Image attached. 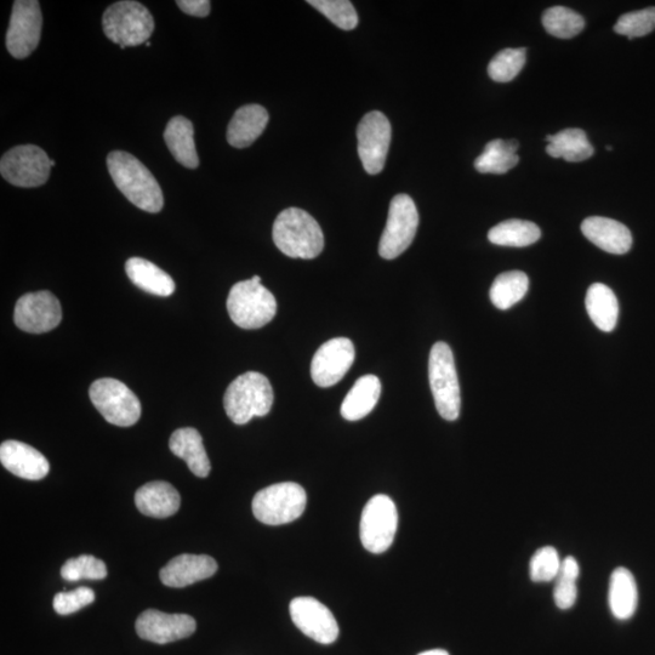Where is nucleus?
Masks as SVG:
<instances>
[{"instance_id": "f257e3e1", "label": "nucleus", "mask_w": 655, "mask_h": 655, "mask_svg": "<svg viewBox=\"0 0 655 655\" xmlns=\"http://www.w3.org/2000/svg\"><path fill=\"white\" fill-rule=\"evenodd\" d=\"M107 168L117 189L130 203L147 213L161 212L164 205L161 186L138 158L123 151L111 152Z\"/></svg>"}, {"instance_id": "f03ea898", "label": "nucleus", "mask_w": 655, "mask_h": 655, "mask_svg": "<svg viewBox=\"0 0 655 655\" xmlns=\"http://www.w3.org/2000/svg\"><path fill=\"white\" fill-rule=\"evenodd\" d=\"M272 236L276 247L293 259H315L324 248L320 224L299 208H288L277 216Z\"/></svg>"}, {"instance_id": "7ed1b4c3", "label": "nucleus", "mask_w": 655, "mask_h": 655, "mask_svg": "<svg viewBox=\"0 0 655 655\" xmlns=\"http://www.w3.org/2000/svg\"><path fill=\"white\" fill-rule=\"evenodd\" d=\"M273 404L270 380L260 373L248 372L227 387L224 407L227 417L237 425L248 424L255 417H265Z\"/></svg>"}, {"instance_id": "20e7f679", "label": "nucleus", "mask_w": 655, "mask_h": 655, "mask_svg": "<svg viewBox=\"0 0 655 655\" xmlns=\"http://www.w3.org/2000/svg\"><path fill=\"white\" fill-rule=\"evenodd\" d=\"M227 311L239 328L259 329L275 318L277 301L270 290L262 286L261 278L254 276L231 288Z\"/></svg>"}, {"instance_id": "39448f33", "label": "nucleus", "mask_w": 655, "mask_h": 655, "mask_svg": "<svg viewBox=\"0 0 655 655\" xmlns=\"http://www.w3.org/2000/svg\"><path fill=\"white\" fill-rule=\"evenodd\" d=\"M102 28L110 41L125 49L146 44L155 31V20L145 5L123 0L106 9Z\"/></svg>"}, {"instance_id": "423d86ee", "label": "nucleus", "mask_w": 655, "mask_h": 655, "mask_svg": "<svg viewBox=\"0 0 655 655\" xmlns=\"http://www.w3.org/2000/svg\"><path fill=\"white\" fill-rule=\"evenodd\" d=\"M307 504L305 489L298 483L283 482L261 489L253 499L256 520L269 526L292 523L304 514Z\"/></svg>"}, {"instance_id": "0eeeda50", "label": "nucleus", "mask_w": 655, "mask_h": 655, "mask_svg": "<svg viewBox=\"0 0 655 655\" xmlns=\"http://www.w3.org/2000/svg\"><path fill=\"white\" fill-rule=\"evenodd\" d=\"M429 379L437 412L444 420H457L461 408L460 386L453 352L446 343L432 346Z\"/></svg>"}, {"instance_id": "6e6552de", "label": "nucleus", "mask_w": 655, "mask_h": 655, "mask_svg": "<svg viewBox=\"0 0 655 655\" xmlns=\"http://www.w3.org/2000/svg\"><path fill=\"white\" fill-rule=\"evenodd\" d=\"M89 396L107 423L129 427L141 417V403L135 393L122 381L104 378L90 386Z\"/></svg>"}, {"instance_id": "1a4fd4ad", "label": "nucleus", "mask_w": 655, "mask_h": 655, "mask_svg": "<svg viewBox=\"0 0 655 655\" xmlns=\"http://www.w3.org/2000/svg\"><path fill=\"white\" fill-rule=\"evenodd\" d=\"M419 226L417 205L408 195L393 197L386 227L379 243L381 258L393 260L413 243Z\"/></svg>"}, {"instance_id": "9d476101", "label": "nucleus", "mask_w": 655, "mask_h": 655, "mask_svg": "<svg viewBox=\"0 0 655 655\" xmlns=\"http://www.w3.org/2000/svg\"><path fill=\"white\" fill-rule=\"evenodd\" d=\"M51 159L41 147L22 145L11 148L0 161V174L9 184L32 189L48 181Z\"/></svg>"}, {"instance_id": "9b49d317", "label": "nucleus", "mask_w": 655, "mask_h": 655, "mask_svg": "<svg viewBox=\"0 0 655 655\" xmlns=\"http://www.w3.org/2000/svg\"><path fill=\"white\" fill-rule=\"evenodd\" d=\"M397 526L395 503L387 495H375L362 512L360 537L364 549L373 554H383L389 550L395 539Z\"/></svg>"}, {"instance_id": "f8f14e48", "label": "nucleus", "mask_w": 655, "mask_h": 655, "mask_svg": "<svg viewBox=\"0 0 655 655\" xmlns=\"http://www.w3.org/2000/svg\"><path fill=\"white\" fill-rule=\"evenodd\" d=\"M43 16L37 0H16L7 32V48L15 59H26L41 42Z\"/></svg>"}, {"instance_id": "ddd939ff", "label": "nucleus", "mask_w": 655, "mask_h": 655, "mask_svg": "<svg viewBox=\"0 0 655 655\" xmlns=\"http://www.w3.org/2000/svg\"><path fill=\"white\" fill-rule=\"evenodd\" d=\"M391 136V123L380 111L367 113L358 124V156L368 174L377 175L383 172Z\"/></svg>"}, {"instance_id": "4468645a", "label": "nucleus", "mask_w": 655, "mask_h": 655, "mask_svg": "<svg viewBox=\"0 0 655 655\" xmlns=\"http://www.w3.org/2000/svg\"><path fill=\"white\" fill-rule=\"evenodd\" d=\"M62 309L54 294L42 292L28 293L17 301L14 322L26 333L42 334L59 326Z\"/></svg>"}, {"instance_id": "2eb2a0df", "label": "nucleus", "mask_w": 655, "mask_h": 655, "mask_svg": "<svg viewBox=\"0 0 655 655\" xmlns=\"http://www.w3.org/2000/svg\"><path fill=\"white\" fill-rule=\"evenodd\" d=\"M290 617L303 634L322 645L338 640L339 625L329 608L313 597H298L290 602Z\"/></svg>"}, {"instance_id": "dca6fc26", "label": "nucleus", "mask_w": 655, "mask_h": 655, "mask_svg": "<svg viewBox=\"0 0 655 655\" xmlns=\"http://www.w3.org/2000/svg\"><path fill=\"white\" fill-rule=\"evenodd\" d=\"M356 351L350 339L336 338L327 341L313 356L311 377L320 387H330L339 383L355 362Z\"/></svg>"}, {"instance_id": "f3484780", "label": "nucleus", "mask_w": 655, "mask_h": 655, "mask_svg": "<svg viewBox=\"0 0 655 655\" xmlns=\"http://www.w3.org/2000/svg\"><path fill=\"white\" fill-rule=\"evenodd\" d=\"M196 620L187 614H167L157 609H147L136 620L135 629L141 639L167 645L196 631Z\"/></svg>"}, {"instance_id": "a211bd4d", "label": "nucleus", "mask_w": 655, "mask_h": 655, "mask_svg": "<svg viewBox=\"0 0 655 655\" xmlns=\"http://www.w3.org/2000/svg\"><path fill=\"white\" fill-rule=\"evenodd\" d=\"M216 571H218V563L213 557L184 554L169 561L159 572V578L169 588H186L213 577Z\"/></svg>"}, {"instance_id": "6ab92c4d", "label": "nucleus", "mask_w": 655, "mask_h": 655, "mask_svg": "<svg viewBox=\"0 0 655 655\" xmlns=\"http://www.w3.org/2000/svg\"><path fill=\"white\" fill-rule=\"evenodd\" d=\"M0 461L11 474L28 481L43 480L50 470L49 461L41 452L19 441L2 443Z\"/></svg>"}, {"instance_id": "aec40b11", "label": "nucleus", "mask_w": 655, "mask_h": 655, "mask_svg": "<svg viewBox=\"0 0 655 655\" xmlns=\"http://www.w3.org/2000/svg\"><path fill=\"white\" fill-rule=\"evenodd\" d=\"M582 232L591 243L607 253L623 255L632 246V235L628 227L613 219L591 216L583 221Z\"/></svg>"}, {"instance_id": "412c9836", "label": "nucleus", "mask_w": 655, "mask_h": 655, "mask_svg": "<svg viewBox=\"0 0 655 655\" xmlns=\"http://www.w3.org/2000/svg\"><path fill=\"white\" fill-rule=\"evenodd\" d=\"M135 504L145 516L167 518L179 511L181 498L172 484L155 481L146 483L138 489L135 494Z\"/></svg>"}, {"instance_id": "4be33fe9", "label": "nucleus", "mask_w": 655, "mask_h": 655, "mask_svg": "<svg viewBox=\"0 0 655 655\" xmlns=\"http://www.w3.org/2000/svg\"><path fill=\"white\" fill-rule=\"evenodd\" d=\"M269 119V112L260 105L238 108L227 128V141L236 148H246L254 144V141L264 133Z\"/></svg>"}, {"instance_id": "5701e85b", "label": "nucleus", "mask_w": 655, "mask_h": 655, "mask_svg": "<svg viewBox=\"0 0 655 655\" xmlns=\"http://www.w3.org/2000/svg\"><path fill=\"white\" fill-rule=\"evenodd\" d=\"M169 448L176 457L186 461L187 466L197 477L205 478L210 474L212 465L203 446V438L196 429L184 427L170 437Z\"/></svg>"}, {"instance_id": "b1692460", "label": "nucleus", "mask_w": 655, "mask_h": 655, "mask_svg": "<svg viewBox=\"0 0 655 655\" xmlns=\"http://www.w3.org/2000/svg\"><path fill=\"white\" fill-rule=\"evenodd\" d=\"M163 138L176 162L184 165L185 168H198L199 158L195 144V129L189 119L182 116L170 119Z\"/></svg>"}, {"instance_id": "393cba45", "label": "nucleus", "mask_w": 655, "mask_h": 655, "mask_svg": "<svg viewBox=\"0 0 655 655\" xmlns=\"http://www.w3.org/2000/svg\"><path fill=\"white\" fill-rule=\"evenodd\" d=\"M608 603L614 618L618 620H628L635 614L639 605V590L629 569H614L609 580Z\"/></svg>"}, {"instance_id": "a878e982", "label": "nucleus", "mask_w": 655, "mask_h": 655, "mask_svg": "<svg viewBox=\"0 0 655 655\" xmlns=\"http://www.w3.org/2000/svg\"><path fill=\"white\" fill-rule=\"evenodd\" d=\"M125 272L131 283L148 294L167 298L175 292L173 278L151 261L131 258L125 262Z\"/></svg>"}, {"instance_id": "bb28decb", "label": "nucleus", "mask_w": 655, "mask_h": 655, "mask_svg": "<svg viewBox=\"0 0 655 655\" xmlns=\"http://www.w3.org/2000/svg\"><path fill=\"white\" fill-rule=\"evenodd\" d=\"M381 393V383L375 375H364L353 385L347 393L341 415L349 421H357L366 418L367 415L377 406Z\"/></svg>"}, {"instance_id": "cd10ccee", "label": "nucleus", "mask_w": 655, "mask_h": 655, "mask_svg": "<svg viewBox=\"0 0 655 655\" xmlns=\"http://www.w3.org/2000/svg\"><path fill=\"white\" fill-rule=\"evenodd\" d=\"M585 305L591 321L602 332L609 333L617 327L619 303L611 288L602 283L592 284L586 294Z\"/></svg>"}, {"instance_id": "c85d7f7f", "label": "nucleus", "mask_w": 655, "mask_h": 655, "mask_svg": "<svg viewBox=\"0 0 655 655\" xmlns=\"http://www.w3.org/2000/svg\"><path fill=\"white\" fill-rule=\"evenodd\" d=\"M546 141H548L546 152L554 158L578 163L594 156V147L591 146L588 135L582 129H565L555 135L546 136Z\"/></svg>"}, {"instance_id": "c756f323", "label": "nucleus", "mask_w": 655, "mask_h": 655, "mask_svg": "<svg viewBox=\"0 0 655 655\" xmlns=\"http://www.w3.org/2000/svg\"><path fill=\"white\" fill-rule=\"evenodd\" d=\"M517 140H492L488 142L480 157L476 158L475 168L481 174H505L514 169L520 157L517 155Z\"/></svg>"}, {"instance_id": "7c9ffc66", "label": "nucleus", "mask_w": 655, "mask_h": 655, "mask_svg": "<svg viewBox=\"0 0 655 655\" xmlns=\"http://www.w3.org/2000/svg\"><path fill=\"white\" fill-rule=\"evenodd\" d=\"M541 231L534 222L511 219L500 222L488 232L489 242L495 246L523 248L538 242Z\"/></svg>"}, {"instance_id": "2f4dec72", "label": "nucleus", "mask_w": 655, "mask_h": 655, "mask_svg": "<svg viewBox=\"0 0 655 655\" xmlns=\"http://www.w3.org/2000/svg\"><path fill=\"white\" fill-rule=\"evenodd\" d=\"M529 278L521 271L501 273L491 288L492 303L499 310H509L510 307L520 303L527 294Z\"/></svg>"}, {"instance_id": "473e14b6", "label": "nucleus", "mask_w": 655, "mask_h": 655, "mask_svg": "<svg viewBox=\"0 0 655 655\" xmlns=\"http://www.w3.org/2000/svg\"><path fill=\"white\" fill-rule=\"evenodd\" d=\"M543 25L551 36L571 39L584 30V17L566 7H552L543 15Z\"/></svg>"}, {"instance_id": "72a5a7b5", "label": "nucleus", "mask_w": 655, "mask_h": 655, "mask_svg": "<svg viewBox=\"0 0 655 655\" xmlns=\"http://www.w3.org/2000/svg\"><path fill=\"white\" fill-rule=\"evenodd\" d=\"M580 566L574 557L568 556L562 560L560 573L555 580L554 600L562 611L571 609L578 598V579Z\"/></svg>"}, {"instance_id": "f704fd0d", "label": "nucleus", "mask_w": 655, "mask_h": 655, "mask_svg": "<svg viewBox=\"0 0 655 655\" xmlns=\"http://www.w3.org/2000/svg\"><path fill=\"white\" fill-rule=\"evenodd\" d=\"M526 48L504 49L489 62L488 74L494 82L509 83L514 81L526 65Z\"/></svg>"}, {"instance_id": "c9c22d12", "label": "nucleus", "mask_w": 655, "mask_h": 655, "mask_svg": "<svg viewBox=\"0 0 655 655\" xmlns=\"http://www.w3.org/2000/svg\"><path fill=\"white\" fill-rule=\"evenodd\" d=\"M61 577L67 582H78L82 579L102 580L107 577V567L99 558L82 555L66 561L61 568Z\"/></svg>"}, {"instance_id": "e433bc0d", "label": "nucleus", "mask_w": 655, "mask_h": 655, "mask_svg": "<svg viewBox=\"0 0 655 655\" xmlns=\"http://www.w3.org/2000/svg\"><path fill=\"white\" fill-rule=\"evenodd\" d=\"M309 4L341 30L351 31L358 25L357 11L349 0H309Z\"/></svg>"}, {"instance_id": "4c0bfd02", "label": "nucleus", "mask_w": 655, "mask_h": 655, "mask_svg": "<svg viewBox=\"0 0 655 655\" xmlns=\"http://www.w3.org/2000/svg\"><path fill=\"white\" fill-rule=\"evenodd\" d=\"M562 560L552 546L539 549L529 562V577L534 583H550L560 573Z\"/></svg>"}, {"instance_id": "58836bf2", "label": "nucleus", "mask_w": 655, "mask_h": 655, "mask_svg": "<svg viewBox=\"0 0 655 655\" xmlns=\"http://www.w3.org/2000/svg\"><path fill=\"white\" fill-rule=\"evenodd\" d=\"M655 30V7L632 11L619 17L614 31L629 39L645 37Z\"/></svg>"}, {"instance_id": "ea45409f", "label": "nucleus", "mask_w": 655, "mask_h": 655, "mask_svg": "<svg viewBox=\"0 0 655 655\" xmlns=\"http://www.w3.org/2000/svg\"><path fill=\"white\" fill-rule=\"evenodd\" d=\"M95 601V592L89 588H78L70 592H59L54 597L55 612L60 615H70Z\"/></svg>"}, {"instance_id": "a19ab883", "label": "nucleus", "mask_w": 655, "mask_h": 655, "mask_svg": "<svg viewBox=\"0 0 655 655\" xmlns=\"http://www.w3.org/2000/svg\"><path fill=\"white\" fill-rule=\"evenodd\" d=\"M176 5L185 14L196 17H207L212 10V3L208 0H179Z\"/></svg>"}, {"instance_id": "79ce46f5", "label": "nucleus", "mask_w": 655, "mask_h": 655, "mask_svg": "<svg viewBox=\"0 0 655 655\" xmlns=\"http://www.w3.org/2000/svg\"><path fill=\"white\" fill-rule=\"evenodd\" d=\"M419 655H449L448 652L443 651V649H431V651H426L420 653Z\"/></svg>"}, {"instance_id": "37998d69", "label": "nucleus", "mask_w": 655, "mask_h": 655, "mask_svg": "<svg viewBox=\"0 0 655 655\" xmlns=\"http://www.w3.org/2000/svg\"><path fill=\"white\" fill-rule=\"evenodd\" d=\"M606 148H607L608 151H612V150H613V147H612V146H607Z\"/></svg>"}]
</instances>
